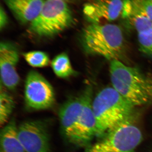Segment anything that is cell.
I'll return each instance as SVG.
<instances>
[{
    "instance_id": "obj_1",
    "label": "cell",
    "mask_w": 152,
    "mask_h": 152,
    "mask_svg": "<svg viewBox=\"0 0 152 152\" xmlns=\"http://www.w3.org/2000/svg\"><path fill=\"white\" fill-rule=\"evenodd\" d=\"M134 107L113 87L101 91L93 99L92 103L96 126V137H102L132 117Z\"/></svg>"
},
{
    "instance_id": "obj_2",
    "label": "cell",
    "mask_w": 152,
    "mask_h": 152,
    "mask_svg": "<svg viewBox=\"0 0 152 152\" xmlns=\"http://www.w3.org/2000/svg\"><path fill=\"white\" fill-rule=\"evenodd\" d=\"M110 75L112 87L134 107L151 99L152 84L138 69L114 60L110 62Z\"/></svg>"
},
{
    "instance_id": "obj_3",
    "label": "cell",
    "mask_w": 152,
    "mask_h": 152,
    "mask_svg": "<svg viewBox=\"0 0 152 152\" xmlns=\"http://www.w3.org/2000/svg\"><path fill=\"white\" fill-rule=\"evenodd\" d=\"M83 42L88 53L111 61H120L125 48L122 31L118 26L112 24L89 25L83 31Z\"/></svg>"
},
{
    "instance_id": "obj_4",
    "label": "cell",
    "mask_w": 152,
    "mask_h": 152,
    "mask_svg": "<svg viewBox=\"0 0 152 152\" xmlns=\"http://www.w3.org/2000/svg\"><path fill=\"white\" fill-rule=\"evenodd\" d=\"M74 23L73 15L66 1L45 0L40 12L30 23L29 30L38 37H50L70 27Z\"/></svg>"
},
{
    "instance_id": "obj_5",
    "label": "cell",
    "mask_w": 152,
    "mask_h": 152,
    "mask_svg": "<svg viewBox=\"0 0 152 152\" xmlns=\"http://www.w3.org/2000/svg\"><path fill=\"white\" fill-rule=\"evenodd\" d=\"M132 116L86 148L83 152H134L142 140L141 131Z\"/></svg>"
},
{
    "instance_id": "obj_6",
    "label": "cell",
    "mask_w": 152,
    "mask_h": 152,
    "mask_svg": "<svg viewBox=\"0 0 152 152\" xmlns=\"http://www.w3.org/2000/svg\"><path fill=\"white\" fill-rule=\"evenodd\" d=\"M25 100L28 108L32 110H48L55 102V95L51 85L35 71L28 73L25 86Z\"/></svg>"
},
{
    "instance_id": "obj_7",
    "label": "cell",
    "mask_w": 152,
    "mask_h": 152,
    "mask_svg": "<svg viewBox=\"0 0 152 152\" xmlns=\"http://www.w3.org/2000/svg\"><path fill=\"white\" fill-rule=\"evenodd\" d=\"M50 123L47 120H30L18 126L19 138L26 152H53Z\"/></svg>"
},
{
    "instance_id": "obj_8",
    "label": "cell",
    "mask_w": 152,
    "mask_h": 152,
    "mask_svg": "<svg viewBox=\"0 0 152 152\" xmlns=\"http://www.w3.org/2000/svg\"><path fill=\"white\" fill-rule=\"evenodd\" d=\"M81 94L83 107L72 144L77 147L86 148L96 135V119L92 108L93 87L87 86Z\"/></svg>"
},
{
    "instance_id": "obj_9",
    "label": "cell",
    "mask_w": 152,
    "mask_h": 152,
    "mask_svg": "<svg viewBox=\"0 0 152 152\" xmlns=\"http://www.w3.org/2000/svg\"><path fill=\"white\" fill-rule=\"evenodd\" d=\"M124 1L95 0L85 4L83 12L91 23L102 24L117 20L123 15Z\"/></svg>"
},
{
    "instance_id": "obj_10",
    "label": "cell",
    "mask_w": 152,
    "mask_h": 152,
    "mask_svg": "<svg viewBox=\"0 0 152 152\" xmlns=\"http://www.w3.org/2000/svg\"><path fill=\"white\" fill-rule=\"evenodd\" d=\"M17 49L12 44L2 42L0 45V69L1 80L4 86L10 90L16 88L20 82L17 70L19 61Z\"/></svg>"
},
{
    "instance_id": "obj_11",
    "label": "cell",
    "mask_w": 152,
    "mask_h": 152,
    "mask_svg": "<svg viewBox=\"0 0 152 152\" xmlns=\"http://www.w3.org/2000/svg\"><path fill=\"white\" fill-rule=\"evenodd\" d=\"M82 94L70 98L61 106L59 111L61 132L63 137L72 143L74 135L83 107Z\"/></svg>"
},
{
    "instance_id": "obj_12",
    "label": "cell",
    "mask_w": 152,
    "mask_h": 152,
    "mask_svg": "<svg viewBox=\"0 0 152 152\" xmlns=\"http://www.w3.org/2000/svg\"><path fill=\"white\" fill-rule=\"evenodd\" d=\"M17 19L23 23H31L38 16L45 0H4Z\"/></svg>"
},
{
    "instance_id": "obj_13",
    "label": "cell",
    "mask_w": 152,
    "mask_h": 152,
    "mask_svg": "<svg viewBox=\"0 0 152 152\" xmlns=\"http://www.w3.org/2000/svg\"><path fill=\"white\" fill-rule=\"evenodd\" d=\"M0 152H26L19 138L15 118H12L1 130Z\"/></svg>"
},
{
    "instance_id": "obj_14",
    "label": "cell",
    "mask_w": 152,
    "mask_h": 152,
    "mask_svg": "<svg viewBox=\"0 0 152 152\" xmlns=\"http://www.w3.org/2000/svg\"><path fill=\"white\" fill-rule=\"evenodd\" d=\"M51 66L56 75L66 78L75 74L69 57L66 53L57 55L53 60Z\"/></svg>"
},
{
    "instance_id": "obj_15",
    "label": "cell",
    "mask_w": 152,
    "mask_h": 152,
    "mask_svg": "<svg viewBox=\"0 0 152 152\" xmlns=\"http://www.w3.org/2000/svg\"><path fill=\"white\" fill-rule=\"evenodd\" d=\"M15 102L9 93L1 89L0 94V125L4 126L9 121L13 110Z\"/></svg>"
},
{
    "instance_id": "obj_16",
    "label": "cell",
    "mask_w": 152,
    "mask_h": 152,
    "mask_svg": "<svg viewBox=\"0 0 152 152\" xmlns=\"http://www.w3.org/2000/svg\"><path fill=\"white\" fill-rule=\"evenodd\" d=\"M26 61L34 67L42 68L47 66L50 63L49 56L45 52L33 51L23 54Z\"/></svg>"
},
{
    "instance_id": "obj_17",
    "label": "cell",
    "mask_w": 152,
    "mask_h": 152,
    "mask_svg": "<svg viewBox=\"0 0 152 152\" xmlns=\"http://www.w3.org/2000/svg\"><path fill=\"white\" fill-rule=\"evenodd\" d=\"M137 33L141 51L152 57V27Z\"/></svg>"
},
{
    "instance_id": "obj_18",
    "label": "cell",
    "mask_w": 152,
    "mask_h": 152,
    "mask_svg": "<svg viewBox=\"0 0 152 152\" xmlns=\"http://www.w3.org/2000/svg\"><path fill=\"white\" fill-rule=\"evenodd\" d=\"M131 1L152 21V0H131Z\"/></svg>"
},
{
    "instance_id": "obj_19",
    "label": "cell",
    "mask_w": 152,
    "mask_h": 152,
    "mask_svg": "<svg viewBox=\"0 0 152 152\" xmlns=\"http://www.w3.org/2000/svg\"><path fill=\"white\" fill-rule=\"evenodd\" d=\"M8 17L5 10L1 7L0 10V28L1 29L4 28L7 24Z\"/></svg>"
},
{
    "instance_id": "obj_20",
    "label": "cell",
    "mask_w": 152,
    "mask_h": 152,
    "mask_svg": "<svg viewBox=\"0 0 152 152\" xmlns=\"http://www.w3.org/2000/svg\"><path fill=\"white\" fill-rule=\"evenodd\" d=\"M60 1H69V0H60Z\"/></svg>"
},
{
    "instance_id": "obj_21",
    "label": "cell",
    "mask_w": 152,
    "mask_h": 152,
    "mask_svg": "<svg viewBox=\"0 0 152 152\" xmlns=\"http://www.w3.org/2000/svg\"><path fill=\"white\" fill-rule=\"evenodd\" d=\"M151 99H152V96H151Z\"/></svg>"
}]
</instances>
